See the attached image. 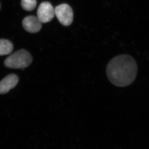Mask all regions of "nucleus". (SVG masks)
<instances>
[{
  "label": "nucleus",
  "mask_w": 149,
  "mask_h": 149,
  "mask_svg": "<svg viewBox=\"0 0 149 149\" xmlns=\"http://www.w3.org/2000/svg\"><path fill=\"white\" fill-rule=\"evenodd\" d=\"M138 72L136 61L127 55H120L109 62L106 69L107 77L111 83L118 87H125L135 81Z\"/></svg>",
  "instance_id": "nucleus-1"
},
{
  "label": "nucleus",
  "mask_w": 149,
  "mask_h": 149,
  "mask_svg": "<svg viewBox=\"0 0 149 149\" xmlns=\"http://www.w3.org/2000/svg\"><path fill=\"white\" fill-rule=\"evenodd\" d=\"M33 61V57L27 51H17L6 58L4 64L11 69H24L29 66Z\"/></svg>",
  "instance_id": "nucleus-2"
},
{
  "label": "nucleus",
  "mask_w": 149,
  "mask_h": 149,
  "mask_svg": "<svg viewBox=\"0 0 149 149\" xmlns=\"http://www.w3.org/2000/svg\"><path fill=\"white\" fill-rule=\"evenodd\" d=\"M54 9L55 15L61 24L65 26L72 24L73 19V11L68 4H61Z\"/></svg>",
  "instance_id": "nucleus-3"
},
{
  "label": "nucleus",
  "mask_w": 149,
  "mask_h": 149,
  "mask_svg": "<svg viewBox=\"0 0 149 149\" xmlns=\"http://www.w3.org/2000/svg\"><path fill=\"white\" fill-rule=\"evenodd\" d=\"M55 15V9L50 3L47 1L41 3L37 11V17L41 22L45 23L50 22Z\"/></svg>",
  "instance_id": "nucleus-4"
},
{
  "label": "nucleus",
  "mask_w": 149,
  "mask_h": 149,
  "mask_svg": "<svg viewBox=\"0 0 149 149\" xmlns=\"http://www.w3.org/2000/svg\"><path fill=\"white\" fill-rule=\"evenodd\" d=\"M24 29L29 33H35L40 31L42 28V22L37 17L28 16L22 21Z\"/></svg>",
  "instance_id": "nucleus-5"
},
{
  "label": "nucleus",
  "mask_w": 149,
  "mask_h": 149,
  "mask_svg": "<svg viewBox=\"0 0 149 149\" xmlns=\"http://www.w3.org/2000/svg\"><path fill=\"white\" fill-rule=\"evenodd\" d=\"M18 82V78L17 75L11 74L6 76L0 81V94L8 93L17 86Z\"/></svg>",
  "instance_id": "nucleus-6"
},
{
  "label": "nucleus",
  "mask_w": 149,
  "mask_h": 149,
  "mask_svg": "<svg viewBox=\"0 0 149 149\" xmlns=\"http://www.w3.org/2000/svg\"><path fill=\"white\" fill-rule=\"evenodd\" d=\"M13 50V45L8 40L0 39V56L8 55Z\"/></svg>",
  "instance_id": "nucleus-7"
},
{
  "label": "nucleus",
  "mask_w": 149,
  "mask_h": 149,
  "mask_svg": "<svg viewBox=\"0 0 149 149\" xmlns=\"http://www.w3.org/2000/svg\"><path fill=\"white\" fill-rule=\"evenodd\" d=\"M36 0H22L21 6L23 9L26 11H31L34 10L36 6Z\"/></svg>",
  "instance_id": "nucleus-8"
},
{
  "label": "nucleus",
  "mask_w": 149,
  "mask_h": 149,
  "mask_svg": "<svg viewBox=\"0 0 149 149\" xmlns=\"http://www.w3.org/2000/svg\"><path fill=\"white\" fill-rule=\"evenodd\" d=\"M0 8H1V4H0Z\"/></svg>",
  "instance_id": "nucleus-9"
}]
</instances>
